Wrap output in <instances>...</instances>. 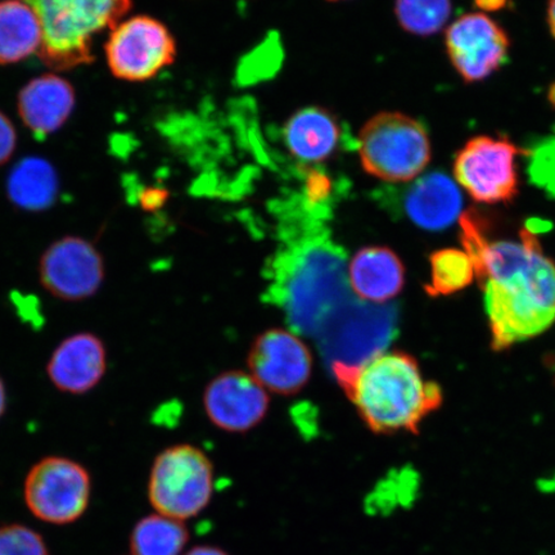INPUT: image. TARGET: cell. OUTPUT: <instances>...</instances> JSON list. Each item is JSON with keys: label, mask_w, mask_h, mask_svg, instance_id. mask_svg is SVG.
<instances>
[{"label": "cell", "mask_w": 555, "mask_h": 555, "mask_svg": "<svg viewBox=\"0 0 555 555\" xmlns=\"http://www.w3.org/2000/svg\"><path fill=\"white\" fill-rule=\"evenodd\" d=\"M522 154L530 182L555 199V127L552 133L535 139Z\"/></svg>", "instance_id": "cb8c5ba5"}, {"label": "cell", "mask_w": 555, "mask_h": 555, "mask_svg": "<svg viewBox=\"0 0 555 555\" xmlns=\"http://www.w3.org/2000/svg\"><path fill=\"white\" fill-rule=\"evenodd\" d=\"M43 31L27 0L0 2V65L17 64L39 52Z\"/></svg>", "instance_id": "d6986e66"}, {"label": "cell", "mask_w": 555, "mask_h": 555, "mask_svg": "<svg viewBox=\"0 0 555 555\" xmlns=\"http://www.w3.org/2000/svg\"><path fill=\"white\" fill-rule=\"evenodd\" d=\"M248 366L249 374L267 391L293 395L308 384L312 358L308 346L294 333L270 330L256 339Z\"/></svg>", "instance_id": "8fae6325"}, {"label": "cell", "mask_w": 555, "mask_h": 555, "mask_svg": "<svg viewBox=\"0 0 555 555\" xmlns=\"http://www.w3.org/2000/svg\"><path fill=\"white\" fill-rule=\"evenodd\" d=\"M478 10L483 12L503 11L508 5L509 0H474Z\"/></svg>", "instance_id": "f1b7e54d"}, {"label": "cell", "mask_w": 555, "mask_h": 555, "mask_svg": "<svg viewBox=\"0 0 555 555\" xmlns=\"http://www.w3.org/2000/svg\"><path fill=\"white\" fill-rule=\"evenodd\" d=\"M420 475L415 470H395L374 486L365 496L364 512L370 517H388L397 511L411 509L420 496Z\"/></svg>", "instance_id": "44dd1931"}, {"label": "cell", "mask_w": 555, "mask_h": 555, "mask_svg": "<svg viewBox=\"0 0 555 555\" xmlns=\"http://www.w3.org/2000/svg\"><path fill=\"white\" fill-rule=\"evenodd\" d=\"M165 201V192L159 190H149L143 193L141 203L147 210H155L156 207L162 206Z\"/></svg>", "instance_id": "83f0119b"}, {"label": "cell", "mask_w": 555, "mask_h": 555, "mask_svg": "<svg viewBox=\"0 0 555 555\" xmlns=\"http://www.w3.org/2000/svg\"><path fill=\"white\" fill-rule=\"evenodd\" d=\"M429 296H449L467 288L476 278L474 262L464 249L446 248L433 254Z\"/></svg>", "instance_id": "7402d4cb"}, {"label": "cell", "mask_w": 555, "mask_h": 555, "mask_svg": "<svg viewBox=\"0 0 555 555\" xmlns=\"http://www.w3.org/2000/svg\"><path fill=\"white\" fill-rule=\"evenodd\" d=\"M283 134L289 154L298 162L318 164L337 151L341 141V127L330 111L307 107L289 117Z\"/></svg>", "instance_id": "e0dca14e"}, {"label": "cell", "mask_w": 555, "mask_h": 555, "mask_svg": "<svg viewBox=\"0 0 555 555\" xmlns=\"http://www.w3.org/2000/svg\"><path fill=\"white\" fill-rule=\"evenodd\" d=\"M331 2H337V0H331Z\"/></svg>", "instance_id": "836d02e7"}, {"label": "cell", "mask_w": 555, "mask_h": 555, "mask_svg": "<svg viewBox=\"0 0 555 555\" xmlns=\"http://www.w3.org/2000/svg\"><path fill=\"white\" fill-rule=\"evenodd\" d=\"M75 90L61 76L47 74L21 90L18 113L35 138L43 141L62 128L75 107Z\"/></svg>", "instance_id": "9a60e30c"}, {"label": "cell", "mask_w": 555, "mask_h": 555, "mask_svg": "<svg viewBox=\"0 0 555 555\" xmlns=\"http://www.w3.org/2000/svg\"><path fill=\"white\" fill-rule=\"evenodd\" d=\"M190 532L179 520L163 515L142 518L130 535L131 555H183Z\"/></svg>", "instance_id": "ffe728a7"}, {"label": "cell", "mask_w": 555, "mask_h": 555, "mask_svg": "<svg viewBox=\"0 0 555 555\" xmlns=\"http://www.w3.org/2000/svg\"><path fill=\"white\" fill-rule=\"evenodd\" d=\"M453 11L451 0H397L395 15L400 26L418 37H431L443 29Z\"/></svg>", "instance_id": "603a6c76"}, {"label": "cell", "mask_w": 555, "mask_h": 555, "mask_svg": "<svg viewBox=\"0 0 555 555\" xmlns=\"http://www.w3.org/2000/svg\"><path fill=\"white\" fill-rule=\"evenodd\" d=\"M350 287L362 300L385 304L397 297L405 282L399 256L387 247H365L349 266Z\"/></svg>", "instance_id": "2e32d148"}, {"label": "cell", "mask_w": 555, "mask_h": 555, "mask_svg": "<svg viewBox=\"0 0 555 555\" xmlns=\"http://www.w3.org/2000/svg\"><path fill=\"white\" fill-rule=\"evenodd\" d=\"M0 555H51L40 533L25 525L0 526Z\"/></svg>", "instance_id": "d4e9b609"}, {"label": "cell", "mask_w": 555, "mask_h": 555, "mask_svg": "<svg viewBox=\"0 0 555 555\" xmlns=\"http://www.w3.org/2000/svg\"><path fill=\"white\" fill-rule=\"evenodd\" d=\"M40 21V57L54 69L93 61L95 35L114 29L131 9L130 0H27Z\"/></svg>", "instance_id": "3957f363"}, {"label": "cell", "mask_w": 555, "mask_h": 555, "mask_svg": "<svg viewBox=\"0 0 555 555\" xmlns=\"http://www.w3.org/2000/svg\"><path fill=\"white\" fill-rule=\"evenodd\" d=\"M106 366V347L101 338L92 333H78L55 349L47 372L60 391L81 395L100 384Z\"/></svg>", "instance_id": "5bb4252c"}, {"label": "cell", "mask_w": 555, "mask_h": 555, "mask_svg": "<svg viewBox=\"0 0 555 555\" xmlns=\"http://www.w3.org/2000/svg\"><path fill=\"white\" fill-rule=\"evenodd\" d=\"M462 245L483 289L492 350L502 351L550 330L555 323V263L537 234L518 241H490L475 210L460 218Z\"/></svg>", "instance_id": "6da1fadb"}, {"label": "cell", "mask_w": 555, "mask_h": 555, "mask_svg": "<svg viewBox=\"0 0 555 555\" xmlns=\"http://www.w3.org/2000/svg\"><path fill=\"white\" fill-rule=\"evenodd\" d=\"M517 145L506 137L470 138L454 157V179L478 204H509L518 196Z\"/></svg>", "instance_id": "8992f818"}, {"label": "cell", "mask_w": 555, "mask_h": 555, "mask_svg": "<svg viewBox=\"0 0 555 555\" xmlns=\"http://www.w3.org/2000/svg\"><path fill=\"white\" fill-rule=\"evenodd\" d=\"M177 44L168 27L149 16L131 17L114 27L106 43L111 73L127 81L154 78L176 60Z\"/></svg>", "instance_id": "ba28073f"}, {"label": "cell", "mask_w": 555, "mask_h": 555, "mask_svg": "<svg viewBox=\"0 0 555 555\" xmlns=\"http://www.w3.org/2000/svg\"><path fill=\"white\" fill-rule=\"evenodd\" d=\"M546 23L552 37L555 39V0H550V3H547Z\"/></svg>", "instance_id": "4dcf8cb0"}, {"label": "cell", "mask_w": 555, "mask_h": 555, "mask_svg": "<svg viewBox=\"0 0 555 555\" xmlns=\"http://www.w3.org/2000/svg\"><path fill=\"white\" fill-rule=\"evenodd\" d=\"M59 191V173L43 157L30 156L21 159L13 166L7 180L11 203L25 211L47 210L57 199Z\"/></svg>", "instance_id": "ac0fdd59"}, {"label": "cell", "mask_w": 555, "mask_h": 555, "mask_svg": "<svg viewBox=\"0 0 555 555\" xmlns=\"http://www.w3.org/2000/svg\"><path fill=\"white\" fill-rule=\"evenodd\" d=\"M364 170L388 183H409L431 163V139L425 124L400 113H382L359 135Z\"/></svg>", "instance_id": "277c9868"}, {"label": "cell", "mask_w": 555, "mask_h": 555, "mask_svg": "<svg viewBox=\"0 0 555 555\" xmlns=\"http://www.w3.org/2000/svg\"><path fill=\"white\" fill-rule=\"evenodd\" d=\"M331 180L319 170H310L307 178V193L311 201H322L330 196Z\"/></svg>", "instance_id": "4316f807"}, {"label": "cell", "mask_w": 555, "mask_h": 555, "mask_svg": "<svg viewBox=\"0 0 555 555\" xmlns=\"http://www.w3.org/2000/svg\"><path fill=\"white\" fill-rule=\"evenodd\" d=\"M17 145V133L13 124L0 113V165L9 162Z\"/></svg>", "instance_id": "484cf974"}, {"label": "cell", "mask_w": 555, "mask_h": 555, "mask_svg": "<svg viewBox=\"0 0 555 555\" xmlns=\"http://www.w3.org/2000/svg\"><path fill=\"white\" fill-rule=\"evenodd\" d=\"M402 210L414 225L425 231H446L462 217V192L446 172H428L408 186L402 197Z\"/></svg>", "instance_id": "4fadbf2b"}, {"label": "cell", "mask_w": 555, "mask_h": 555, "mask_svg": "<svg viewBox=\"0 0 555 555\" xmlns=\"http://www.w3.org/2000/svg\"><path fill=\"white\" fill-rule=\"evenodd\" d=\"M40 282L52 296L82 301L99 293L104 281L102 255L79 237L55 241L41 256Z\"/></svg>", "instance_id": "30bf717a"}, {"label": "cell", "mask_w": 555, "mask_h": 555, "mask_svg": "<svg viewBox=\"0 0 555 555\" xmlns=\"http://www.w3.org/2000/svg\"><path fill=\"white\" fill-rule=\"evenodd\" d=\"M446 47L451 65L467 85L488 79L508 61L511 39L485 13H467L448 27Z\"/></svg>", "instance_id": "9c48e42d"}, {"label": "cell", "mask_w": 555, "mask_h": 555, "mask_svg": "<svg viewBox=\"0 0 555 555\" xmlns=\"http://www.w3.org/2000/svg\"><path fill=\"white\" fill-rule=\"evenodd\" d=\"M208 420L227 433H247L266 418L269 395L251 374L227 372L205 392Z\"/></svg>", "instance_id": "7c38bea8"}, {"label": "cell", "mask_w": 555, "mask_h": 555, "mask_svg": "<svg viewBox=\"0 0 555 555\" xmlns=\"http://www.w3.org/2000/svg\"><path fill=\"white\" fill-rule=\"evenodd\" d=\"M7 408V392L2 378H0V418H2Z\"/></svg>", "instance_id": "1f68e13d"}, {"label": "cell", "mask_w": 555, "mask_h": 555, "mask_svg": "<svg viewBox=\"0 0 555 555\" xmlns=\"http://www.w3.org/2000/svg\"><path fill=\"white\" fill-rule=\"evenodd\" d=\"M92 495L89 472L78 462L48 456L26 476L24 496L35 517L51 525H69L88 509Z\"/></svg>", "instance_id": "52a82bcc"}, {"label": "cell", "mask_w": 555, "mask_h": 555, "mask_svg": "<svg viewBox=\"0 0 555 555\" xmlns=\"http://www.w3.org/2000/svg\"><path fill=\"white\" fill-rule=\"evenodd\" d=\"M184 555H229L225 551L220 550L218 546L211 545H199L193 547L189 553Z\"/></svg>", "instance_id": "f546056e"}, {"label": "cell", "mask_w": 555, "mask_h": 555, "mask_svg": "<svg viewBox=\"0 0 555 555\" xmlns=\"http://www.w3.org/2000/svg\"><path fill=\"white\" fill-rule=\"evenodd\" d=\"M547 101H550L552 106L555 108V82H553L550 90H547Z\"/></svg>", "instance_id": "d6a6232c"}, {"label": "cell", "mask_w": 555, "mask_h": 555, "mask_svg": "<svg viewBox=\"0 0 555 555\" xmlns=\"http://www.w3.org/2000/svg\"><path fill=\"white\" fill-rule=\"evenodd\" d=\"M214 492V468L203 450L171 447L158 454L149 480V499L158 515L179 520L206 509Z\"/></svg>", "instance_id": "5b68a950"}, {"label": "cell", "mask_w": 555, "mask_h": 555, "mask_svg": "<svg viewBox=\"0 0 555 555\" xmlns=\"http://www.w3.org/2000/svg\"><path fill=\"white\" fill-rule=\"evenodd\" d=\"M333 372L376 434H416L442 404L441 387L423 378L418 363L405 352H379L360 364L336 363Z\"/></svg>", "instance_id": "7a4b0ae2"}]
</instances>
